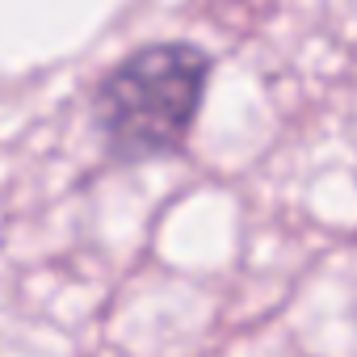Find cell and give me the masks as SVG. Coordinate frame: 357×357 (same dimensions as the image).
Returning a JSON list of instances; mask_svg holds the SVG:
<instances>
[{
	"instance_id": "cell-1",
	"label": "cell",
	"mask_w": 357,
	"mask_h": 357,
	"mask_svg": "<svg viewBox=\"0 0 357 357\" xmlns=\"http://www.w3.org/2000/svg\"><path fill=\"white\" fill-rule=\"evenodd\" d=\"M215 59L185 38L147 43L114 63L93 93L97 135L118 164L164 160L185 147Z\"/></svg>"
}]
</instances>
